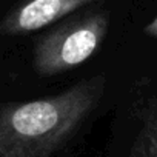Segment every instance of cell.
I'll return each instance as SVG.
<instances>
[{
  "label": "cell",
  "instance_id": "cell-1",
  "mask_svg": "<svg viewBox=\"0 0 157 157\" xmlns=\"http://www.w3.org/2000/svg\"><path fill=\"white\" fill-rule=\"evenodd\" d=\"M105 75L28 102L0 105V157H51L99 106Z\"/></svg>",
  "mask_w": 157,
  "mask_h": 157
},
{
  "label": "cell",
  "instance_id": "cell-2",
  "mask_svg": "<svg viewBox=\"0 0 157 157\" xmlns=\"http://www.w3.org/2000/svg\"><path fill=\"white\" fill-rule=\"evenodd\" d=\"M109 29L108 11L78 16L42 36L33 51V66L49 77L85 63L100 48Z\"/></svg>",
  "mask_w": 157,
  "mask_h": 157
},
{
  "label": "cell",
  "instance_id": "cell-3",
  "mask_svg": "<svg viewBox=\"0 0 157 157\" xmlns=\"http://www.w3.org/2000/svg\"><path fill=\"white\" fill-rule=\"evenodd\" d=\"M97 0H25L0 20L2 36H20L46 28Z\"/></svg>",
  "mask_w": 157,
  "mask_h": 157
},
{
  "label": "cell",
  "instance_id": "cell-4",
  "mask_svg": "<svg viewBox=\"0 0 157 157\" xmlns=\"http://www.w3.org/2000/svg\"><path fill=\"white\" fill-rule=\"evenodd\" d=\"M128 157H157V96L142 113V122Z\"/></svg>",
  "mask_w": 157,
  "mask_h": 157
},
{
  "label": "cell",
  "instance_id": "cell-5",
  "mask_svg": "<svg viewBox=\"0 0 157 157\" xmlns=\"http://www.w3.org/2000/svg\"><path fill=\"white\" fill-rule=\"evenodd\" d=\"M145 34L146 36H149V37H154V39H157V16L145 26Z\"/></svg>",
  "mask_w": 157,
  "mask_h": 157
}]
</instances>
